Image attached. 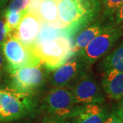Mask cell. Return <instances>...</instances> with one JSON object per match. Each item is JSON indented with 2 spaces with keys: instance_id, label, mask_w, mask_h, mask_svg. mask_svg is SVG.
Instances as JSON below:
<instances>
[{
  "instance_id": "6da1fadb",
  "label": "cell",
  "mask_w": 123,
  "mask_h": 123,
  "mask_svg": "<svg viewBox=\"0 0 123 123\" xmlns=\"http://www.w3.org/2000/svg\"><path fill=\"white\" fill-rule=\"evenodd\" d=\"M58 19L62 27L73 39L100 17V0H56Z\"/></svg>"
},
{
  "instance_id": "7a4b0ae2",
  "label": "cell",
  "mask_w": 123,
  "mask_h": 123,
  "mask_svg": "<svg viewBox=\"0 0 123 123\" xmlns=\"http://www.w3.org/2000/svg\"><path fill=\"white\" fill-rule=\"evenodd\" d=\"M36 107L34 94L0 88V122L9 123L23 118L34 112Z\"/></svg>"
},
{
  "instance_id": "3957f363",
  "label": "cell",
  "mask_w": 123,
  "mask_h": 123,
  "mask_svg": "<svg viewBox=\"0 0 123 123\" xmlns=\"http://www.w3.org/2000/svg\"><path fill=\"white\" fill-rule=\"evenodd\" d=\"M45 68L51 71L55 70L72 57L73 40L60 37L38 44L30 45Z\"/></svg>"
},
{
  "instance_id": "277c9868",
  "label": "cell",
  "mask_w": 123,
  "mask_h": 123,
  "mask_svg": "<svg viewBox=\"0 0 123 123\" xmlns=\"http://www.w3.org/2000/svg\"><path fill=\"white\" fill-rule=\"evenodd\" d=\"M82 106L75 103L68 88L53 87L44 97L43 109L47 116L67 119L78 114Z\"/></svg>"
},
{
  "instance_id": "5b68a950",
  "label": "cell",
  "mask_w": 123,
  "mask_h": 123,
  "mask_svg": "<svg viewBox=\"0 0 123 123\" xmlns=\"http://www.w3.org/2000/svg\"><path fill=\"white\" fill-rule=\"evenodd\" d=\"M1 47L9 73L19 68L42 64L40 59L30 46L21 43L11 34L9 35Z\"/></svg>"
},
{
  "instance_id": "8992f818",
  "label": "cell",
  "mask_w": 123,
  "mask_h": 123,
  "mask_svg": "<svg viewBox=\"0 0 123 123\" xmlns=\"http://www.w3.org/2000/svg\"><path fill=\"white\" fill-rule=\"evenodd\" d=\"M123 36V27L118 25L92 39L74 57L91 66L111 51Z\"/></svg>"
},
{
  "instance_id": "52a82bcc",
  "label": "cell",
  "mask_w": 123,
  "mask_h": 123,
  "mask_svg": "<svg viewBox=\"0 0 123 123\" xmlns=\"http://www.w3.org/2000/svg\"><path fill=\"white\" fill-rule=\"evenodd\" d=\"M50 71L42 64L33 67L19 68L10 73L11 87L23 92L35 94L48 81Z\"/></svg>"
},
{
  "instance_id": "ba28073f",
  "label": "cell",
  "mask_w": 123,
  "mask_h": 123,
  "mask_svg": "<svg viewBox=\"0 0 123 123\" xmlns=\"http://www.w3.org/2000/svg\"><path fill=\"white\" fill-rule=\"evenodd\" d=\"M90 66L78 57L68 62L49 73L48 81L53 87L69 88L83 75L90 71Z\"/></svg>"
},
{
  "instance_id": "9c48e42d",
  "label": "cell",
  "mask_w": 123,
  "mask_h": 123,
  "mask_svg": "<svg viewBox=\"0 0 123 123\" xmlns=\"http://www.w3.org/2000/svg\"><path fill=\"white\" fill-rule=\"evenodd\" d=\"M77 105L103 104L105 97L90 71L80 77L68 88Z\"/></svg>"
},
{
  "instance_id": "30bf717a",
  "label": "cell",
  "mask_w": 123,
  "mask_h": 123,
  "mask_svg": "<svg viewBox=\"0 0 123 123\" xmlns=\"http://www.w3.org/2000/svg\"><path fill=\"white\" fill-rule=\"evenodd\" d=\"M118 25L116 23L115 19L103 17L102 16L98 18L94 22L79 31L73 38L72 57L75 56L77 53L83 49L96 36Z\"/></svg>"
},
{
  "instance_id": "8fae6325",
  "label": "cell",
  "mask_w": 123,
  "mask_h": 123,
  "mask_svg": "<svg viewBox=\"0 0 123 123\" xmlns=\"http://www.w3.org/2000/svg\"><path fill=\"white\" fill-rule=\"evenodd\" d=\"M41 25L42 21L38 15L26 11L16 30L10 34L21 43L30 46L35 41Z\"/></svg>"
},
{
  "instance_id": "7c38bea8",
  "label": "cell",
  "mask_w": 123,
  "mask_h": 123,
  "mask_svg": "<svg viewBox=\"0 0 123 123\" xmlns=\"http://www.w3.org/2000/svg\"><path fill=\"white\" fill-rule=\"evenodd\" d=\"M110 112L102 104L83 105L79 114L72 119V123H103Z\"/></svg>"
},
{
  "instance_id": "4fadbf2b",
  "label": "cell",
  "mask_w": 123,
  "mask_h": 123,
  "mask_svg": "<svg viewBox=\"0 0 123 123\" xmlns=\"http://www.w3.org/2000/svg\"><path fill=\"white\" fill-rule=\"evenodd\" d=\"M101 84L107 96L115 101L123 98V72L110 70L104 72Z\"/></svg>"
},
{
  "instance_id": "5bb4252c",
  "label": "cell",
  "mask_w": 123,
  "mask_h": 123,
  "mask_svg": "<svg viewBox=\"0 0 123 123\" xmlns=\"http://www.w3.org/2000/svg\"><path fill=\"white\" fill-rule=\"evenodd\" d=\"M60 37H67L72 39L62 26L42 22L40 30L35 41L32 44H40L47 41L56 39Z\"/></svg>"
},
{
  "instance_id": "9a60e30c",
  "label": "cell",
  "mask_w": 123,
  "mask_h": 123,
  "mask_svg": "<svg viewBox=\"0 0 123 123\" xmlns=\"http://www.w3.org/2000/svg\"><path fill=\"white\" fill-rule=\"evenodd\" d=\"M38 15L42 22L62 26L57 16L56 0H42Z\"/></svg>"
},
{
  "instance_id": "2e32d148",
  "label": "cell",
  "mask_w": 123,
  "mask_h": 123,
  "mask_svg": "<svg viewBox=\"0 0 123 123\" xmlns=\"http://www.w3.org/2000/svg\"><path fill=\"white\" fill-rule=\"evenodd\" d=\"M99 67L103 72L110 70L123 72V42L102 60Z\"/></svg>"
},
{
  "instance_id": "e0dca14e",
  "label": "cell",
  "mask_w": 123,
  "mask_h": 123,
  "mask_svg": "<svg viewBox=\"0 0 123 123\" xmlns=\"http://www.w3.org/2000/svg\"><path fill=\"white\" fill-rule=\"evenodd\" d=\"M104 6L102 17L115 19L116 12L123 5V0H100Z\"/></svg>"
},
{
  "instance_id": "ac0fdd59",
  "label": "cell",
  "mask_w": 123,
  "mask_h": 123,
  "mask_svg": "<svg viewBox=\"0 0 123 123\" xmlns=\"http://www.w3.org/2000/svg\"><path fill=\"white\" fill-rule=\"evenodd\" d=\"M26 12V10L21 12H10L5 10L4 15L5 20L6 24L8 25L10 34L12 33L14 31L18 25L20 21H21L24 14Z\"/></svg>"
},
{
  "instance_id": "d6986e66",
  "label": "cell",
  "mask_w": 123,
  "mask_h": 123,
  "mask_svg": "<svg viewBox=\"0 0 123 123\" xmlns=\"http://www.w3.org/2000/svg\"><path fill=\"white\" fill-rule=\"evenodd\" d=\"M30 1V0H12L6 10L15 12L25 10Z\"/></svg>"
},
{
  "instance_id": "ffe728a7",
  "label": "cell",
  "mask_w": 123,
  "mask_h": 123,
  "mask_svg": "<svg viewBox=\"0 0 123 123\" xmlns=\"http://www.w3.org/2000/svg\"><path fill=\"white\" fill-rule=\"evenodd\" d=\"M10 34V31L6 22L4 15H0V47H2Z\"/></svg>"
},
{
  "instance_id": "44dd1931",
  "label": "cell",
  "mask_w": 123,
  "mask_h": 123,
  "mask_svg": "<svg viewBox=\"0 0 123 123\" xmlns=\"http://www.w3.org/2000/svg\"><path fill=\"white\" fill-rule=\"evenodd\" d=\"M40 123H70L66 119L57 118L51 116H45Z\"/></svg>"
},
{
  "instance_id": "7402d4cb",
  "label": "cell",
  "mask_w": 123,
  "mask_h": 123,
  "mask_svg": "<svg viewBox=\"0 0 123 123\" xmlns=\"http://www.w3.org/2000/svg\"><path fill=\"white\" fill-rule=\"evenodd\" d=\"M115 21L117 25L123 27V5L118 10L115 14Z\"/></svg>"
},
{
  "instance_id": "603a6c76",
  "label": "cell",
  "mask_w": 123,
  "mask_h": 123,
  "mask_svg": "<svg viewBox=\"0 0 123 123\" xmlns=\"http://www.w3.org/2000/svg\"><path fill=\"white\" fill-rule=\"evenodd\" d=\"M103 123H123V122L117 115L112 113L109 115V116Z\"/></svg>"
},
{
  "instance_id": "cb8c5ba5",
  "label": "cell",
  "mask_w": 123,
  "mask_h": 123,
  "mask_svg": "<svg viewBox=\"0 0 123 123\" xmlns=\"http://www.w3.org/2000/svg\"><path fill=\"white\" fill-rule=\"evenodd\" d=\"M116 114L119 117V118L122 120L123 123V98L119 100L118 103L116 106Z\"/></svg>"
},
{
  "instance_id": "d4e9b609",
  "label": "cell",
  "mask_w": 123,
  "mask_h": 123,
  "mask_svg": "<svg viewBox=\"0 0 123 123\" xmlns=\"http://www.w3.org/2000/svg\"><path fill=\"white\" fill-rule=\"evenodd\" d=\"M5 67L6 68V62L4 55L3 53L2 47H0V72H1L4 70Z\"/></svg>"
},
{
  "instance_id": "484cf974",
  "label": "cell",
  "mask_w": 123,
  "mask_h": 123,
  "mask_svg": "<svg viewBox=\"0 0 123 123\" xmlns=\"http://www.w3.org/2000/svg\"><path fill=\"white\" fill-rule=\"evenodd\" d=\"M8 1V0H0V15L3 11H5L4 10V9L5 8Z\"/></svg>"
}]
</instances>
